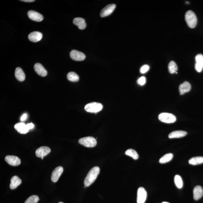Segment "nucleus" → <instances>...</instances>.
<instances>
[{
  "label": "nucleus",
  "mask_w": 203,
  "mask_h": 203,
  "mask_svg": "<svg viewBox=\"0 0 203 203\" xmlns=\"http://www.w3.org/2000/svg\"><path fill=\"white\" fill-rule=\"evenodd\" d=\"M100 172V169L98 167L92 168L89 171L86 176L84 183L85 186L88 187L92 185L95 181Z\"/></svg>",
  "instance_id": "1"
},
{
  "label": "nucleus",
  "mask_w": 203,
  "mask_h": 203,
  "mask_svg": "<svg viewBox=\"0 0 203 203\" xmlns=\"http://www.w3.org/2000/svg\"><path fill=\"white\" fill-rule=\"evenodd\" d=\"M185 20L189 27L193 28L197 25V18L195 14L192 10H188L185 15Z\"/></svg>",
  "instance_id": "2"
},
{
  "label": "nucleus",
  "mask_w": 203,
  "mask_h": 203,
  "mask_svg": "<svg viewBox=\"0 0 203 203\" xmlns=\"http://www.w3.org/2000/svg\"><path fill=\"white\" fill-rule=\"evenodd\" d=\"M103 106L101 103L93 102L87 104L84 109L87 112L97 113L101 111Z\"/></svg>",
  "instance_id": "3"
},
{
  "label": "nucleus",
  "mask_w": 203,
  "mask_h": 203,
  "mask_svg": "<svg viewBox=\"0 0 203 203\" xmlns=\"http://www.w3.org/2000/svg\"><path fill=\"white\" fill-rule=\"evenodd\" d=\"M79 143L87 148H93L97 144L96 140L92 136H87L79 140Z\"/></svg>",
  "instance_id": "4"
},
{
  "label": "nucleus",
  "mask_w": 203,
  "mask_h": 203,
  "mask_svg": "<svg viewBox=\"0 0 203 203\" xmlns=\"http://www.w3.org/2000/svg\"><path fill=\"white\" fill-rule=\"evenodd\" d=\"M158 119L161 122L167 123H174L176 120V117L174 115L166 113H161L159 115Z\"/></svg>",
  "instance_id": "5"
},
{
  "label": "nucleus",
  "mask_w": 203,
  "mask_h": 203,
  "mask_svg": "<svg viewBox=\"0 0 203 203\" xmlns=\"http://www.w3.org/2000/svg\"><path fill=\"white\" fill-rule=\"evenodd\" d=\"M5 161L7 163L12 166H18L21 163L20 159L18 157L13 155H8L5 157Z\"/></svg>",
  "instance_id": "6"
},
{
  "label": "nucleus",
  "mask_w": 203,
  "mask_h": 203,
  "mask_svg": "<svg viewBox=\"0 0 203 203\" xmlns=\"http://www.w3.org/2000/svg\"><path fill=\"white\" fill-rule=\"evenodd\" d=\"M70 57L73 60L76 61H83L85 58L84 54L76 50L71 51L70 52Z\"/></svg>",
  "instance_id": "7"
},
{
  "label": "nucleus",
  "mask_w": 203,
  "mask_h": 203,
  "mask_svg": "<svg viewBox=\"0 0 203 203\" xmlns=\"http://www.w3.org/2000/svg\"><path fill=\"white\" fill-rule=\"evenodd\" d=\"M147 198V192L142 187L138 189L137 194V203H145Z\"/></svg>",
  "instance_id": "8"
},
{
  "label": "nucleus",
  "mask_w": 203,
  "mask_h": 203,
  "mask_svg": "<svg viewBox=\"0 0 203 203\" xmlns=\"http://www.w3.org/2000/svg\"><path fill=\"white\" fill-rule=\"evenodd\" d=\"M28 15L30 19L35 22H40L43 19L42 15L33 10H30L28 12Z\"/></svg>",
  "instance_id": "9"
},
{
  "label": "nucleus",
  "mask_w": 203,
  "mask_h": 203,
  "mask_svg": "<svg viewBox=\"0 0 203 203\" xmlns=\"http://www.w3.org/2000/svg\"><path fill=\"white\" fill-rule=\"evenodd\" d=\"M115 7H116V6L114 4L108 5L101 10L100 16L101 17H105L111 15L114 11Z\"/></svg>",
  "instance_id": "10"
},
{
  "label": "nucleus",
  "mask_w": 203,
  "mask_h": 203,
  "mask_svg": "<svg viewBox=\"0 0 203 203\" xmlns=\"http://www.w3.org/2000/svg\"><path fill=\"white\" fill-rule=\"evenodd\" d=\"M63 171V169L61 166H59L56 168L52 172L51 177L52 181L54 183H56L62 174Z\"/></svg>",
  "instance_id": "11"
},
{
  "label": "nucleus",
  "mask_w": 203,
  "mask_h": 203,
  "mask_svg": "<svg viewBox=\"0 0 203 203\" xmlns=\"http://www.w3.org/2000/svg\"><path fill=\"white\" fill-rule=\"evenodd\" d=\"M50 148L47 146H42L37 149L36 152V156L39 158L44 157L50 153Z\"/></svg>",
  "instance_id": "12"
},
{
  "label": "nucleus",
  "mask_w": 203,
  "mask_h": 203,
  "mask_svg": "<svg viewBox=\"0 0 203 203\" xmlns=\"http://www.w3.org/2000/svg\"><path fill=\"white\" fill-rule=\"evenodd\" d=\"M196 64L195 68L197 72H200L203 69V55L202 54H197L195 57Z\"/></svg>",
  "instance_id": "13"
},
{
  "label": "nucleus",
  "mask_w": 203,
  "mask_h": 203,
  "mask_svg": "<svg viewBox=\"0 0 203 203\" xmlns=\"http://www.w3.org/2000/svg\"><path fill=\"white\" fill-rule=\"evenodd\" d=\"M43 35L42 33L38 31H34L31 32L28 35V39L30 41L33 42L39 41L42 39Z\"/></svg>",
  "instance_id": "14"
},
{
  "label": "nucleus",
  "mask_w": 203,
  "mask_h": 203,
  "mask_svg": "<svg viewBox=\"0 0 203 203\" xmlns=\"http://www.w3.org/2000/svg\"><path fill=\"white\" fill-rule=\"evenodd\" d=\"M34 69L36 72L40 76L45 77L47 75L46 70L39 63H37L34 65Z\"/></svg>",
  "instance_id": "15"
},
{
  "label": "nucleus",
  "mask_w": 203,
  "mask_h": 203,
  "mask_svg": "<svg viewBox=\"0 0 203 203\" xmlns=\"http://www.w3.org/2000/svg\"><path fill=\"white\" fill-rule=\"evenodd\" d=\"M193 198L195 201H198L203 195V189L200 185H197L194 188L193 190Z\"/></svg>",
  "instance_id": "16"
},
{
  "label": "nucleus",
  "mask_w": 203,
  "mask_h": 203,
  "mask_svg": "<svg viewBox=\"0 0 203 203\" xmlns=\"http://www.w3.org/2000/svg\"><path fill=\"white\" fill-rule=\"evenodd\" d=\"M191 89V85L189 83L185 81L179 86V90L180 94H184L189 92Z\"/></svg>",
  "instance_id": "17"
},
{
  "label": "nucleus",
  "mask_w": 203,
  "mask_h": 203,
  "mask_svg": "<svg viewBox=\"0 0 203 203\" xmlns=\"http://www.w3.org/2000/svg\"><path fill=\"white\" fill-rule=\"evenodd\" d=\"M15 128L19 133L25 134L29 130L28 129L27 125L23 123H17L15 126Z\"/></svg>",
  "instance_id": "18"
},
{
  "label": "nucleus",
  "mask_w": 203,
  "mask_h": 203,
  "mask_svg": "<svg viewBox=\"0 0 203 203\" xmlns=\"http://www.w3.org/2000/svg\"><path fill=\"white\" fill-rule=\"evenodd\" d=\"M73 23L75 25L78 26L79 29H80L83 30L86 27V24L84 19L80 17L75 18L73 19Z\"/></svg>",
  "instance_id": "19"
},
{
  "label": "nucleus",
  "mask_w": 203,
  "mask_h": 203,
  "mask_svg": "<svg viewBox=\"0 0 203 203\" xmlns=\"http://www.w3.org/2000/svg\"><path fill=\"white\" fill-rule=\"evenodd\" d=\"M22 183V180L19 177L15 176L13 177L11 179V183H10V189L12 190L15 189Z\"/></svg>",
  "instance_id": "20"
},
{
  "label": "nucleus",
  "mask_w": 203,
  "mask_h": 203,
  "mask_svg": "<svg viewBox=\"0 0 203 203\" xmlns=\"http://www.w3.org/2000/svg\"><path fill=\"white\" fill-rule=\"evenodd\" d=\"M187 132L185 131H173L170 133L169 137L170 139H174V138H179L183 137L186 136Z\"/></svg>",
  "instance_id": "21"
},
{
  "label": "nucleus",
  "mask_w": 203,
  "mask_h": 203,
  "mask_svg": "<svg viewBox=\"0 0 203 203\" xmlns=\"http://www.w3.org/2000/svg\"><path fill=\"white\" fill-rule=\"evenodd\" d=\"M15 76L17 79L20 82L23 81L25 79V75L20 67H17L15 69Z\"/></svg>",
  "instance_id": "22"
},
{
  "label": "nucleus",
  "mask_w": 203,
  "mask_h": 203,
  "mask_svg": "<svg viewBox=\"0 0 203 203\" xmlns=\"http://www.w3.org/2000/svg\"><path fill=\"white\" fill-rule=\"evenodd\" d=\"M189 163L191 165H197L203 163V157H192L188 161Z\"/></svg>",
  "instance_id": "23"
},
{
  "label": "nucleus",
  "mask_w": 203,
  "mask_h": 203,
  "mask_svg": "<svg viewBox=\"0 0 203 203\" xmlns=\"http://www.w3.org/2000/svg\"><path fill=\"white\" fill-rule=\"evenodd\" d=\"M174 155L172 153H169L164 155L159 160V162L161 164H164L170 162L172 160Z\"/></svg>",
  "instance_id": "24"
},
{
  "label": "nucleus",
  "mask_w": 203,
  "mask_h": 203,
  "mask_svg": "<svg viewBox=\"0 0 203 203\" xmlns=\"http://www.w3.org/2000/svg\"><path fill=\"white\" fill-rule=\"evenodd\" d=\"M126 155L132 157L134 160H137L139 158V155L135 150L133 149H129L125 152Z\"/></svg>",
  "instance_id": "25"
},
{
  "label": "nucleus",
  "mask_w": 203,
  "mask_h": 203,
  "mask_svg": "<svg viewBox=\"0 0 203 203\" xmlns=\"http://www.w3.org/2000/svg\"><path fill=\"white\" fill-rule=\"evenodd\" d=\"M67 78L70 81L76 82L79 80V77L78 75L74 72H70L68 73Z\"/></svg>",
  "instance_id": "26"
},
{
  "label": "nucleus",
  "mask_w": 203,
  "mask_h": 203,
  "mask_svg": "<svg viewBox=\"0 0 203 203\" xmlns=\"http://www.w3.org/2000/svg\"><path fill=\"white\" fill-rule=\"evenodd\" d=\"M169 72L171 74L176 73L178 70V66L174 61H171L168 65Z\"/></svg>",
  "instance_id": "27"
},
{
  "label": "nucleus",
  "mask_w": 203,
  "mask_h": 203,
  "mask_svg": "<svg viewBox=\"0 0 203 203\" xmlns=\"http://www.w3.org/2000/svg\"><path fill=\"white\" fill-rule=\"evenodd\" d=\"M174 181L177 187L178 188H181L183 187V181L181 177L178 175L175 176Z\"/></svg>",
  "instance_id": "28"
},
{
  "label": "nucleus",
  "mask_w": 203,
  "mask_h": 203,
  "mask_svg": "<svg viewBox=\"0 0 203 203\" xmlns=\"http://www.w3.org/2000/svg\"><path fill=\"white\" fill-rule=\"evenodd\" d=\"M39 201V197L37 196L32 195L28 198L24 203H37Z\"/></svg>",
  "instance_id": "29"
},
{
  "label": "nucleus",
  "mask_w": 203,
  "mask_h": 203,
  "mask_svg": "<svg viewBox=\"0 0 203 203\" xmlns=\"http://www.w3.org/2000/svg\"><path fill=\"white\" fill-rule=\"evenodd\" d=\"M149 69V66L148 65H144L141 67L140 69V72L142 74L146 73Z\"/></svg>",
  "instance_id": "30"
},
{
  "label": "nucleus",
  "mask_w": 203,
  "mask_h": 203,
  "mask_svg": "<svg viewBox=\"0 0 203 203\" xmlns=\"http://www.w3.org/2000/svg\"><path fill=\"white\" fill-rule=\"evenodd\" d=\"M137 82L140 85H144L146 83V78L145 76H141L138 80Z\"/></svg>",
  "instance_id": "31"
},
{
  "label": "nucleus",
  "mask_w": 203,
  "mask_h": 203,
  "mask_svg": "<svg viewBox=\"0 0 203 203\" xmlns=\"http://www.w3.org/2000/svg\"><path fill=\"white\" fill-rule=\"evenodd\" d=\"M27 126L28 129L29 130H30V129H33L34 128V124H33L32 123L28 124L27 125Z\"/></svg>",
  "instance_id": "32"
},
{
  "label": "nucleus",
  "mask_w": 203,
  "mask_h": 203,
  "mask_svg": "<svg viewBox=\"0 0 203 203\" xmlns=\"http://www.w3.org/2000/svg\"><path fill=\"white\" fill-rule=\"evenodd\" d=\"M27 114H24L23 115L21 118V120L22 121H24L26 120V119H27Z\"/></svg>",
  "instance_id": "33"
},
{
  "label": "nucleus",
  "mask_w": 203,
  "mask_h": 203,
  "mask_svg": "<svg viewBox=\"0 0 203 203\" xmlns=\"http://www.w3.org/2000/svg\"><path fill=\"white\" fill-rule=\"evenodd\" d=\"M20 1L24 2H34L35 1H34V0H22V1Z\"/></svg>",
  "instance_id": "34"
},
{
  "label": "nucleus",
  "mask_w": 203,
  "mask_h": 203,
  "mask_svg": "<svg viewBox=\"0 0 203 203\" xmlns=\"http://www.w3.org/2000/svg\"><path fill=\"white\" fill-rule=\"evenodd\" d=\"M162 203H169V202H162Z\"/></svg>",
  "instance_id": "35"
},
{
  "label": "nucleus",
  "mask_w": 203,
  "mask_h": 203,
  "mask_svg": "<svg viewBox=\"0 0 203 203\" xmlns=\"http://www.w3.org/2000/svg\"><path fill=\"white\" fill-rule=\"evenodd\" d=\"M43 158H44V157H42V158H41L42 160H43Z\"/></svg>",
  "instance_id": "36"
},
{
  "label": "nucleus",
  "mask_w": 203,
  "mask_h": 203,
  "mask_svg": "<svg viewBox=\"0 0 203 203\" xmlns=\"http://www.w3.org/2000/svg\"><path fill=\"white\" fill-rule=\"evenodd\" d=\"M58 203H64L62 202H59Z\"/></svg>",
  "instance_id": "37"
}]
</instances>
